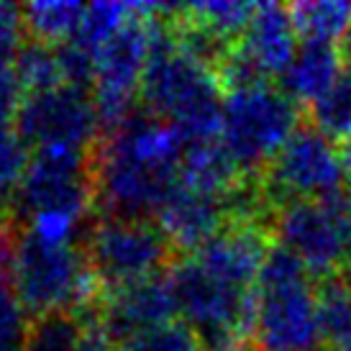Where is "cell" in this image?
<instances>
[{"label": "cell", "mask_w": 351, "mask_h": 351, "mask_svg": "<svg viewBox=\"0 0 351 351\" xmlns=\"http://www.w3.org/2000/svg\"><path fill=\"white\" fill-rule=\"evenodd\" d=\"M16 221V218H13ZM13 293L31 315L85 311L98 305L100 285L90 269L85 244L69 234L16 221L13 234Z\"/></svg>", "instance_id": "3"}, {"label": "cell", "mask_w": 351, "mask_h": 351, "mask_svg": "<svg viewBox=\"0 0 351 351\" xmlns=\"http://www.w3.org/2000/svg\"><path fill=\"white\" fill-rule=\"evenodd\" d=\"M85 254L106 293L165 277V269L182 256L156 218L118 215H103L90 228Z\"/></svg>", "instance_id": "7"}, {"label": "cell", "mask_w": 351, "mask_h": 351, "mask_svg": "<svg viewBox=\"0 0 351 351\" xmlns=\"http://www.w3.org/2000/svg\"><path fill=\"white\" fill-rule=\"evenodd\" d=\"M272 239L305 267V272L331 280L341 269L351 236L349 193L323 200H290L280 205L269 218Z\"/></svg>", "instance_id": "10"}, {"label": "cell", "mask_w": 351, "mask_h": 351, "mask_svg": "<svg viewBox=\"0 0 351 351\" xmlns=\"http://www.w3.org/2000/svg\"><path fill=\"white\" fill-rule=\"evenodd\" d=\"M311 126L331 141L346 144L351 138V72L343 69L336 85L311 106Z\"/></svg>", "instance_id": "22"}, {"label": "cell", "mask_w": 351, "mask_h": 351, "mask_svg": "<svg viewBox=\"0 0 351 351\" xmlns=\"http://www.w3.org/2000/svg\"><path fill=\"white\" fill-rule=\"evenodd\" d=\"M16 128L0 123V213H10L21 180L29 167V152Z\"/></svg>", "instance_id": "24"}, {"label": "cell", "mask_w": 351, "mask_h": 351, "mask_svg": "<svg viewBox=\"0 0 351 351\" xmlns=\"http://www.w3.org/2000/svg\"><path fill=\"white\" fill-rule=\"evenodd\" d=\"M343 75L341 54L336 44L302 41L282 75V90L298 106H313Z\"/></svg>", "instance_id": "18"}, {"label": "cell", "mask_w": 351, "mask_h": 351, "mask_svg": "<svg viewBox=\"0 0 351 351\" xmlns=\"http://www.w3.org/2000/svg\"><path fill=\"white\" fill-rule=\"evenodd\" d=\"M298 36L318 44H336L351 29V0H300L290 5Z\"/></svg>", "instance_id": "19"}, {"label": "cell", "mask_w": 351, "mask_h": 351, "mask_svg": "<svg viewBox=\"0 0 351 351\" xmlns=\"http://www.w3.org/2000/svg\"><path fill=\"white\" fill-rule=\"evenodd\" d=\"M254 177H246L241 167L234 162V156L226 152V147L213 141H195L187 144L180 162V182L195 193L221 200H234L246 182Z\"/></svg>", "instance_id": "17"}, {"label": "cell", "mask_w": 351, "mask_h": 351, "mask_svg": "<svg viewBox=\"0 0 351 351\" xmlns=\"http://www.w3.org/2000/svg\"><path fill=\"white\" fill-rule=\"evenodd\" d=\"M269 213L290 200H323L341 195L346 182L341 149L311 123H302L256 177Z\"/></svg>", "instance_id": "8"}, {"label": "cell", "mask_w": 351, "mask_h": 351, "mask_svg": "<svg viewBox=\"0 0 351 351\" xmlns=\"http://www.w3.org/2000/svg\"><path fill=\"white\" fill-rule=\"evenodd\" d=\"M254 349L318 351L326 341L318 311V290L293 254L272 246L254 287Z\"/></svg>", "instance_id": "4"}, {"label": "cell", "mask_w": 351, "mask_h": 351, "mask_svg": "<svg viewBox=\"0 0 351 351\" xmlns=\"http://www.w3.org/2000/svg\"><path fill=\"white\" fill-rule=\"evenodd\" d=\"M93 326L80 311H54L29 321L23 351H82Z\"/></svg>", "instance_id": "21"}, {"label": "cell", "mask_w": 351, "mask_h": 351, "mask_svg": "<svg viewBox=\"0 0 351 351\" xmlns=\"http://www.w3.org/2000/svg\"><path fill=\"white\" fill-rule=\"evenodd\" d=\"M185 147L177 128L134 110L95 149V205L118 218H156L180 185Z\"/></svg>", "instance_id": "1"}, {"label": "cell", "mask_w": 351, "mask_h": 351, "mask_svg": "<svg viewBox=\"0 0 351 351\" xmlns=\"http://www.w3.org/2000/svg\"><path fill=\"white\" fill-rule=\"evenodd\" d=\"M175 315L177 302L169 277H154L106 293L95 305V328L110 346H116L134 333L175 321Z\"/></svg>", "instance_id": "14"}, {"label": "cell", "mask_w": 351, "mask_h": 351, "mask_svg": "<svg viewBox=\"0 0 351 351\" xmlns=\"http://www.w3.org/2000/svg\"><path fill=\"white\" fill-rule=\"evenodd\" d=\"M152 8L154 5L131 10V16L93 54V98L103 128L113 131L134 113L131 103L134 95L141 93V80L152 54V19H144V13H152Z\"/></svg>", "instance_id": "12"}, {"label": "cell", "mask_w": 351, "mask_h": 351, "mask_svg": "<svg viewBox=\"0 0 351 351\" xmlns=\"http://www.w3.org/2000/svg\"><path fill=\"white\" fill-rule=\"evenodd\" d=\"M339 54H341L343 69H346V72H351V29H349V34L339 41Z\"/></svg>", "instance_id": "27"}, {"label": "cell", "mask_w": 351, "mask_h": 351, "mask_svg": "<svg viewBox=\"0 0 351 351\" xmlns=\"http://www.w3.org/2000/svg\"><path fill=\"white\" fill-rule=\"evenodd\" d=\"M326 341L331 343L333 351H351V311L333 331L326 333Z\"/></svg>", "instance_id": "26"}, {"label": "cell", "mask_w": 351, "mask_h": 351, "mask_svg": "<svg viewBox=\"0 0 351 351\" xmlns=\"http://www.w3.org/2000/svg\"><path fill=\"white\" fill-rule=\"evenodd\" d=\"M85 13L88 5L80 3H31L21 8L26 36L47 47H62L75 39Z\"/></svg>", "instance_id": "20"}, {"label": "cell", "mask_w": 351, "mask_h": 351, "mask_svg": "<svg viewBox=\"0 0 351 351\" xmlns=\"http://www.w3.org/2000/svg\"><path fill=\"white\" fill-rule=\"evenodd\" d=\"M110 351H205V341L185 321H169L128 336Z\"/></svg>", "instance_id": "23"}, {"label": "cell", "mask_w": 351, "mask_h": 351, "mask_svg": "<svg viewBox=\"0 0 351 351\" xmlns=\"http://www.w3.org/2000/svg\"><path fill=\"white\" fill-rule=\"evenodd\" d=\"M246 351H259V349H246Z\"/></svg>", "instance_id": "29"}, {"label": "cell", "mask_w": 351, "mask_h": 351, "mask_svg": "<svg viewBox=\"0 0 351 351\" xmlns=\"http://www.w3.org/2000/svg\"><path fill=\"white\" fill-rule=\"evenodd\" d=\"M272 252V228L259 218H234L190 256L210 274L239 290H254L267 254Z\"/></svg>", "instance_id": "13"}, {"label": "cell", "mask_w": 351, "mask_h": 351, "mask_svg": "<svg viewBox=\"0 0 351 351\" xmlns=\"http://www.w3.org/2000/svg\"><path fill=\"white\" fill-rule=\"evenodd\" d=\"M26 331V308L19 302L13 287L0 285V351H23Z\"/></svg>", "instance_id": "25"}, {"label": "cell", "mask_w": 351, "mask_h": 351, "mask_svg": "<svg viewBox=\"0 0 351 351\" xmlns=\"http://www.w3.org/2000/svg\"><path fill=\"white\" fill-rule=\"evenodd\" d=\"M295 39H298V31L287 5L264 3V5H256L252 23L246 26L244 36L234 44V51L256 77L269 82V77L274 75L282 77L287 72L298 51Z\"/></svg>", "instance_id": "15"}, {"label": "cell", "mask_w": 351, "mask_h": 351, "mask_svg": "<svg viewBox=\"0 0 351 351\" xmlns=\"http://www.w3.org/2000/svg\"><path fill=\"white\" fill-rule=\"evenodd\" d=\"M95 149H41L29 156L13 208L26 223L69 234V228L95 205Z\"/></svg>", "instance_id": "5"}, {"label": "cell", "mask_w": 351, "mask_h": 351, "mask_svg": "<svg viewBox=\"0 0 351 351\" xmlns=\"http://www.w3.org/2000/svg\"><path fill=\"white\" fill-rule=\"evenodd\" d=\"M300 128V106L282 88L259 82L226 93L218 141L246 177H259Z\"/></svg>", "instance_id": "6"}, {"label": "cell", "mask_w": 351, "mask_h": 351, "mask_svg": "<svg viewBox=\"0 0 351 351\" xmlns=\"http://www.w3.org/2000/svg\"><path fill=\"white\" fill-rule=\"evenodd\" d=\"M231 218H234L231 200L195 193L182 182L177 185V190L156 215V221L172 239L177 252H185V249L195 252L208 239H213Z\"/></svg>", "instance_id": "16"}, {"label": "cell", "mask_w": 351, "mask_h": 351, "mask_svg": "<svg viewBox=\"0 0 351 351\" xmlns=\"http://www.w3.org/2000/svg\"><path fill=\"white\" fill-rule=\"evenodd\" d=\"M138 95L144 110L177 128L187 144L221 134L226 90L218 69L190 49L167 19H152V54Z\"/></svg>", "instance_id": "2"}, {"label": "cell", "mask_w": 351, "mask_h": 351, "mask_svg": "<svg viewBox=\"0 0 351 351\" xmlns=\"http://www.w3.org/2000/svg\"><path fill=\"white\" fill-rule=\"evenodd\" d=\"M13 128L26 147L93 152L100 144L98 106L93 90L77 85H54L47 90L26 93L21 98Z\"/></svg>", "instance_id": "11"}, {"label": "cell", "mask_w": 351, "mask_h": 351, "mask_svg": "<svg viewBox=\"0 0 351 351\" xmlns=\"http://www.w3.org/2000/svg\"><path fill=\"white\" fill-rule=\"evenodd\" d=\"M341 282L351 290V236H349V244H346V254H343V262H341Z\"/></svg>", "instance_id": "28"}, {"label": "cell", "mask_w": 351, "mask_h": 351, "mask_svg": "<svg viewBox=\"0 0 351 351\" xmlns=\"http://www.w3.org/2000/svg\"><path fill=\"white\" fill-rule=\"evenodd\" d=\"M169 285L175 293L177 313L193 326L208 346L252 339L254 290H239L210 274L187 254L172 264Z\"/></svg>", "instance_id": "9"}]
</instances>
